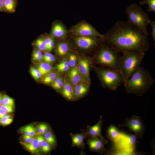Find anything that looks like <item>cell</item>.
I'll return each instance as SVG.
<instances>
[{"instance_id":"cell-37","label":"cell","mask_w":155,"mask_h":155,"mask_svg":"<svg viewBox=\"0 0 155 155\" xmlns=\"http://www.w3.org/2000/svg\"><path fill=\"white\" fill-rule=\"evenodd\" d=\"M23 138L25 142L27 143L31 142L34 139L32 136L25 134L23 135Z\"/></svg>"},{"instance_id":"cell-32","label":"cell","mask_w":155,"mask_h":155,"mask_svg":"<svg viewBox=\"0 0 155 155\" xmlns=\"http://www.w3.org/2000/svg\"><path fill=\"white\" fill-rule=\"evenodd\" d=\"M51 147V146L45 140L41 148V150L43 152L47 153L50 151Z\"/></svg>"},{"instance_id":"cell-45","label":"cell","mask_w":155,"mask_h":155,"mask_svg":"<svg viewBox=\"0 0 155 155\" xmlns=\"http://www.w3.org/2000/svg\"><path fill=\"white\" fill-rule=\"evenodd\" d=\"M52 38H52L48 37L46 38V39H45V41L46 46V48Z\"/></svg>"},{"instance_id":"cell-29","label":"cell","mask_w":155,"mask_h":155,"mask_svg":"<svg viewBox=\"0 0 155 155\" xmlns=\"http://www.w3.org/2000/svg\"><path fill=\"white\" fill-rule=\"evenodd\" d=\"M35 44L36 47L40 51L46 50V46L45 40L42 38H39L35 41Z\"/></svg>"},{"instance_id":"cell-22","label":"cell","mask_w":155,"mask_h":155,"mask_svg":"<svg viewBox=\"0 0 155 155\" xmlns=\"http://www.w3.org/2000/svg\"><path fill=\"white\" fill-rule=\"evenodd\" d=\"M69 50L68 44L64 42L59 43L57 48V52L59 55L62 56L65 55Z\"/></svg>"},{"instance_id":"cell-2","label":"cell","mask_w":155,"mask_h":155,"mask_svg":"<svg viewBox=\"0 0 155 155\" xmlns=\"http://www.w3.org/2000/svg\"><path fill=\"white\" fill-rule=\"evenodd\" d=\"M154 82L150 71L140 66L123 84L127 93L141 96L146 93Z\"/></svg>"},{"instance_id":"cell-30","label":"cell","mask_w":155,"mask_h":155,"mask_svg":"<svg viewBox=\"0 0 155 155\" xmlns=\"http://www.w3.org/2000/svg\"><path fill=\"white\" fill-rule=\"evenodd\" d=\"M89 87L88 85H85L82 84H78L75 86L74 90L87 93Z\"/></svg>"},{"instance_id":"cell-24","label":"cell","mask_w":155,"mask_h":155,"mask_svg":"<svg viewBox=\"0 0 155 155\" xmlns=\"http://www.w3.org/2000/svg\"><path fill=\"white\" fill-rule=\"evenodd\" d=\"M139 3L142 5L148 4V7L147 11L155 13V0H144L140 1Z\"/></svg>"},{"instance_id":"cell-42","label":"cell","mask_w":155,"mask_h":155,"mask_svg":"<svg viewBox=\"0 0 155 155\" xmlns=\"http://www.w3.org/2000/svg\"><path fill=\"white\" fill-rule=\"evenodd\" d=\"M64 84V82L62 81L58 85L54 86L53 88L57 90L61 89L63 87Z\"/></svg>"},{"instance_id":"cell-7","label":"cell","mask_w":155,"mask_h":155,"mask_svg":"<svg viewBox=\"0 0 155 155\" xmlns=\"http://www.w3.org/2000/svg\"><path fill=\"white\" fill-rule=\"evenodd\" d=\"M119 127H126L129 130L134 133L137 138H142L145 128L141 118L136 115H133L129 118H127L125 123L118 125Z\"/></svg>"},{"instance_id":"cell-4","label":"cell","mask_w":155,"mask_h":155,"mask_svg":"<svg viewBox=\"0 0 155 155\" xmlns=\"http://www.w3.org/2000/svg\"><path fill=\"white\" fill-rule=\"evenodd\" d=\"M125 13L129 22L148 35L147 26L151 20L141 7L132 3L127 8Z\"/></svg>"},{"instance_id":"cell-13","label":"cell","mask_w":155,"mask_h":155,"mask_svg":"<svg viewBox=\"0 0 155 155\" xmlns=\"http://www.w3.org/2000/svg\"><path fill=\"white\" fill-rule=\"evenodd\" d=\"M90 61L87 59H81L79 62L78 68L81 74L89 82L90 81Z\"/></svg>"},{"instance_id":"cell-10","label":"cell","mask_w":155,"mask_h":155,"mask_svg":"<svg viewBox=\"0 0 155 155\" xmlns=\"http://www.w3.org/2000/svg\"><path fill=\"white\" fill-rule=\"evenodd\" d=\"M101 38L92 36H79L76 37L75 42L80 47L85 49H90L96 46L98 41Z\"/></svg>"},{"instance_id":"cell-31","label":"cell","mask_w":155,"mask_h":155,"mask_svg":"<svg viewBox=\"0 0 155 155\" xmlns=\"http://www.w3.org/2000/svg\"><path fill=\"white\" fill-rule=\"evenodd\" d=\"M30 72L31 75L36 80L39 79L42 76L38 70L33 67H30Z\"/></svg>"},{"instance_id":"cell-11","label":"cell","mask_w":155,"mask_h":155,"mask_svg":"<svg viewBox=\"0 0 155 155\" xmlns=\"http://www.w3.org/2000/svg\"><path fill=\"white\" fill-rule=\"evenodd\" d=\"M102 123V116L100 115L97 123L93 126H87L86 133L88 138L90 137H97L105 139L101 134V128Z\"/></svg>"},{"instance_id":"cell-34","label":"cell","mask_w":155,"mask_h":155,"mask_svg":"<svg viewBox=\"0 0 155 155\" xmlns=\"http://www.w3.org/2000/svg\"><path fill=\"white\" fill-rule=\"evenodd\" d=\"M150 25L152 32L151 33V36L154 42V45L155 43V21H150L149 24Z\"/></svg>"},{"instance_id":"cell-23","label":"cell","mask_w":155,"mask_h":155,"mask_svg":"<svg viewBox=\"0 0 155 155\" xmlns=\"http://www.w3.org/2000/svg\"><path fill=\"white\" fill-rule=\"evenodd\" d=\"M36 128L32 125H29L22 128L21 131L24 134L34 136L36 133Z\"/></svg>"},{"instance_id":"cell-8","label":"cell","mask_w":155,"mask_h":155,"mask_svg":"<svg viewBox=\"0 0 155 155\" xmlns=\"http://www.w3.org/2000/svg\"><path fill=\"white\" fill-rule=\"evenodd\" d=\"M72 32L75 35L79 36H92L104 38V35L99 33L90 24L81 23L76 26Z\"/></svg>"},{"instance_id":"cell-33","label":"cell","mask_w":155,"mask_h":155,"mask_svg":"<svg viewBox=\"0 0 155 155\" xmlns=\"http://www.w3.org/2000/svg\"><path fill=\"white\" fill-rule=\"evenodd\" d=\"M77 59V57L75 55L73 54L70 55L68 61L69 66L72 67H74L76 65Z\"/></svg>"},{"instance_id":"cell-3","label":"cell","mask_w":155,"mask_h":155,"mask_svg":"<svg viewBox=\"0 0 155 155\" xmlns=\"http://www.w3.org/2000/svg\"><path fill=\"white\" fill-rule=\"evenodd\" d=\"M145 53L131 51L122 53L119 62V70L123 76V83L140 67Z\"/></svg>"},{"instance_id":"cell-18","label":"cell","mask_w":155,"mask_h":155,"mask_svg":"<svg viewBox=\"0 0 155 155\" xmlns=\"http://www.w3.org/2000/svg\"><path fill=\"white\" fill-rule=\"evenodd\" d=\"M52 33L53 35L57 38L64 37L66 34V30L63 26L61 24L57 23L53 26Z\"/></svg>"},{"instance_id":"cell-26","label":"cell","mask_w":155,"mask_h":155,"mask_svg":"<svg viewBox=\"0 0 155 155\" xmlns=\"http://www.w3.org/2000/svg\"><path fill=\"white\" fill-rule=\"evenodd\" d=\"M49 127L46 123H41L38 125L36 128V131L38 134H44L49 131Z\"/></svg>"},{"instance_id":"cell-17","label":"cell","mask_w":155,"mask_h":155,"mask_svg":"<svg viewBox=\"0 0 155 155\" xmlns=\"http://www.w3.org/2000/svg\"><path fill=\"white\" fill-rule=\"evenodd\" d=\"M21 144L27 150L32 153H37L39 152L38 140L36 138H34L32 141L27 143L21 142Z\"/></svg>"},{"instance_id":"cell-20","label":"cell","mask_w":155,"mask_h":155,"mask_svg":"<svg viewBox=\"0 0 155 155\" xmlns=\"http://www.w3.org/2000/svg\"><path fill=\"white\" fill-rule=\"evenodd\" d=\"M16 0H4V11L12 12L14 11L16 6Z\"/></svg>"},{"instance_id":"cell-15","label":"cell","mask_w":155,"mask_h":155,"mask_svg":"<svg viewBox=\"0 0 155 155\" xmlns=\"http://www.w3.org/2000/svg\"><path fill=\"white\" fill-rule=\"evenodd\" d=\"M120 134L118 128L114 125H110L106 130V135L107 138L113 142L117 140Z\"/></svg>"},{"instance_id":"cell-6","label":"cell","mask_w":155,"mask_h":155,"mask_svg":"<svg viewBox=\"0 0 155 155\" xmlns=\"http://www.w3.org/2000/svg\"><path fill=\"white\" fill-rule=\"evenodd\" d=\"M97 72L103 85L110 90H116L123 83V76L119 69L105 67L98 69Z\"/></svg>"},{"instance_id":"cell-21","label":"cell","mask_w":155,"mask_h":155,"mask_svg":"<svg viewBox=\"0 0 155 155\" xmlns=\"http://www.w3.org/2000/svg\"><path fill=\"white\" fill-rule=\"evenodd\" d=\"M44 137L45 141L49 143L51 146L56 145L57 141L54 133L49 131L44 134Z\"/></svg>"},{"instance_id":"cell-9","label":"cell","mask_w":155,"mask_h":155,"mask_svg":"<svg viewBox=\"0 0 155 155\" xmlns=\"http://www.w3.org/2000/svg\"><path fill=\"white\" fill-rule=\"evenodd\" d=\"M108 142V141L105 139L97 137H90L88 138L87 144L91 151L102 154L106 152L104 146Z\"/></svg>"},{"instance_id":"cell-5","label":"cell","mask_w":155,"mask_h":155,"mask_svg":"<svg viewBox=\"0 0 155 155\" xmlns=\"http://www.w3.org/2000/svg\"><path fill=\"white\" fill-rule=\"evenodd\" d=\"M105 43L101 47L97 54V62L106 67L119 70L120 57L119 53L105 42Z\"/></svg>"},{"instance_id":"cell-35","label":"cell","mask_w":155,"mask_h":155,"mask_svg":"<svg viewBox=\"0 0 155 155\" xmlns=\"http://www.w3.org/2000/svg\"><path fill=\"white\" fill-rule=\"evenodd\" d=\"M12 106L2 104L0 106V109L3 110L7 113H11L13 112Z\"/></svg>"},{"instance_id":"cell-47","label":"cell","mask_w":155,"mask_h":155,"mask_svg":"<svg viewBox=\"0 0 155 155\" xmlns=\"http://www.w3.org/2000/svg\"><path fill=\"white\" fill-rule=\"evenodd\" d=\"M2 95V94L0 92V96Z\"/></svg>"},{"instance_id":"cell-25","label":"cell","mask_w":155,"mask_h":155,"mask_svg":"<svg viewBox=\"0 0 155 155\" xmlns=\"http://www.w3.org/2000/svg\"><path fill=\"white\" fill-rule=\"evenodd\" d=\"M57 73L56 72H50L44 78L43 80V83L49 84L52 83L57 77Z\"/></svg>"},{"instance_id":"cell-38","label":"cell","mask_w":155,"mask_h":155,"mask_svg":"<svg viewBox=\"0 0 155 155\" xmlns=\"http://www.w3.org/2000/svg\"><path fill=\"white\" fill-rule=\"evenodd\" d=\"M55 59V56L52 54L50 53L48 56L44 60L46 62L49 63L53 62Z\"/></svg>"},{"instance_id":"cell-12","label":"cell","mask_w":155,"mask_h":155,"mask_svg":"<svg viewBox=\"0 0 155 155\" xmlns=\"http://www.w3.org/2000/svg\"><path fill=\"white\" fill-rule=\"evenodd\" d=\"M70 134L71 138L72 147L75 146L83 149L85 148V144L84 140L88 138L85 129L82 131L80 133L73 134L70 133Z\"/></svg>"},{"instance_id":"cell-40","label":"cell","mask_w":155,"mask_h":155,"mask_svg":"<svg viewBox=\"0 0 155 155\" xmlns=\"http://www.w3.org/2000/svg\"><path fill=\"white\" fill-rule=\"evenodd\" d=\"M54 41L53 38L52 39L47 47L46 48V50L49 51H51L53 49L54 46Z\"/></svg>"},{"instance_id":"cell-27","label":"cell","mask_w":155,"mask_h":155,"mask_svg":"<svg viewBox=\"0 0 155 155\" xmlns=\"http://www.w3.org/2000/svg\"><path fill=\"white\" fill-rule=\"evenodd\" d=\"M13 121V119L11 115L7 114L0 118V124L5 126L10 124Z\"/></svg>"},{"instance_id":"cell-36","label":"cell","mask_w":155,"mask_h":155,"mask_svg":"<svg viewBox=\"0 0 155 155\" xmlns=\"http://www.w3.org/2000/svg\"><path fill=\"white\" fill-rule=\"evenodd\" d=\"M39 147L41 148L45 140L44 138L42 135L38 134L36 137Z\"/></svg>"},{"instance_id":"cell-28","label":"cell","mask_w":155,"mask_h":155,"mask_svg":"<svg viewBox=\"0 0 155 155\" xmlns=\"http://www.w3.org/2000/svg\"><path fill=\"white\" fill-rule=\"evenodd\" d=\"M2 104L13 107L14 106V101L13 98L6 94L2 95Z\"/></svg>"},{"instance_id":"cell-1","label":"cell","mask_w":155,"mask_h":155,"mask_svg":"<svg viewBox=\"0 0 155 155\" xmlns=\"http://www.w3.org/2000/svg\"><path fill=\"white\" fill-rule=\"evenodd\" d=\"M104 35V41L119 53H145L150 46L148 35L128 21L117 22Z\"/></svg>"},{"instance_id":"cell-19","label":"cell","mask_w":155,"mask_h":155,"mask_svg":"<svg viewBox=\"0 0 155 155\" xmlns=\"http://www.w3.org/2000/svg\"><path fill=\"white\" fill-rule=\"evenodd\" d=\"M37 69L42 75H46L51 71L52 68L51 65L46 62H41L37 66Z\"/></svg>"},{"instance_id":"cell-14","label":"cell","mask_w":155,"mask_h":155,"mask_svg":"<svg viewBox=\"0 0 155 155\" xmlns=\"http://www.w3.org/2000/svg\"><path fill=\"white\" fill-rule=\"evenodd\" d=\"M74 89L69 82L66 81L62 88L61 92L63 96L69 100L74 99Z\"/></svg>"},{"instance_id":"cell-39","label":"cell","mask_w":155,"mask_h":155,"mask_svg":"<svg viewBox=\"0 0 155 155\" xmlns=\"http://www.w3.org/2000/svg\"><path fill=\"white\" fill-rule=\"evenodd\" d=\"M69 65L68 61L66 60H63L59 63L57 65V68H58L60 67L67 66Z\"/></svg>"},{"instance_id":"cell-43","label":"cell","mask_w":155,"mask_h":155,"mask_svg":"<svg viewBox=\"0 0 155 155\" xmlns=\"http://www.w3.org/2000/svg\"><path fill=\"white\" fill-rule=\"evenodd\" d=\"M43 55L32 56V59L34 61H39L42 59Z\"/></svg>"},{"instance_id":"cell-44","label":"cell","mask_w":155,"mask_h":155,"mask_svg":"<svg viewBox=\"0 0 155 155\" xmlns=\"http://www.w3.org/2000/svg\"><path fill=\"white\" fill-rule=\"evenodd\" d=\"M7 112L0 109V118L7 115Z\"/></svg>"},{"instance_id":"cell-46","label":"cell","mask_w":155,"mask_h":155,"mask_svg":"<svg viewBox=\"0 0 155 155\" xmlns=\"http://www.w3.org/2000/svg\"><path fill=\"white\" fill-rule=\"evenodd\" d=\"M4 0H0V11H4Z\"/></svg>"},{"instance_id":"cell-16","label":"cell","mask_w":155,"mask_h":155,"mask_svg":"<svg viewBox=\"0 0 155 155\" xmlns=\"http://www.w3.org/2000/svg\"><path fill=\"white\" fill-rule=\"evenodd\" d=\"M81 75L77 66L69 71L68 75L69 78L72 85L75 86L78 84L81 80Z\"/></svg>"},{"instance_id":"cell-41","label":"cell","mask_w":155,"mask_h":155,"mask_svg":"<svg viewBox=\"0 0 155 155\" xmlns=\"http://www.w3.org/2000/svg\"><path fill=\"white\" fill-rule=\"evenodd\" d=\"M69 68V66H65L57 68L58 71L59 72H63L68 70Z\"/></svg>"}]
</instances>
